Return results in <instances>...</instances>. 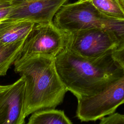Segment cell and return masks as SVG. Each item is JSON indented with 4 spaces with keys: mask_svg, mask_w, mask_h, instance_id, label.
Listing matches in <instances>:
<instances>
[{
    "mask_svg": "<svg viewBox=\"0 0 124 124\" xmlns=\"http://www.w3.org/2000/svg\"><path fill=\"white\" fill-rule=\"evenodd\" d=\"M55 64L67 91L77 99L99 93L124 72L111 54L99 59L90 60L66 47L55 58Z\"/></svg>",
    "mask_w": 124,
    "mask_h": 124,
    "instance_id": "cell-1",
    "label": "cell"
},
{
    "mask_svg": "<svg viewBox=\"0 0 124 124\" xmlns=\"http://www.w3.org/2000/svg\"><path fill=\"white\" fill-rule=\"evenodd\" d=\"M15 71L25 83V117L42 109L55 108L67 92L57 71L55 58L40 55L18 56Z\"/></svg>",
    "mask_w": 124,
    "mask_h": 124,
    "instance_id": "cell-2",
    "label": "cell"
},
{
    "mask_svg": "<svg viewBox=\"0 0 124 124\" xmlns=\"http://www.w3.org/2000/svg\"><path fill=\"white\" fill-rule=\"evenodd\" d=\"M53 23L66 32L101 29L114 33L119 42L124 38V21L107 16L87 1L64 4L55 15Z\"/></svg>",
    "mask_w": 124,
    "mask_h": 124,
    "instance_id": "cell-3",
    "label": "cell"
},
{
    "mask_svg": "<svg viewBox=\"0 0 124 124\" xmlns=\"http://www.w3.org/2000/svg\"><path fill=\"white\" fill-rule=\"evenodd\" d=\"M124 104V72L99 93L78 99L76 117L81 122L101 120Z\"/></svg>",
    "mask_w": 124,
    "mask_h": 124,
    "instance_id": "cell-4",
    "label": "cell"
},
{
    "mask_svg": "<svg viewBox=\"0 0 124 124\" xmlns=\"http://www.w3.org/2000/svg\"><path fill=\"white\" fill-rule=\"evenodd\" d=\"M67 32L65 47L90 60H97L111 54L119 40L112 32L92 29Z\"/></svg>",
    "mask_w": 124,
    "mask_h": 124,
    "instance_id": "cell-5",
    "label": "cell"
},
{
    "mask_svg": "<svg viewBox=\"0 0 124 124\" xmlns=\"http://www.w3.org/2000/svg\"><path fill=\"white\" fill-rule=\"evenodd\" d=\"M67 32L52 22L35 24L23 44L19 56L40 55L55 58L65 48Z\"/></svg>",
    "mask_w": 124,
    "mask_h": 124,
    "instance_id": "cell-6",
    "label": "cell"
},
{
    "mask_svg": "<svg viewBox=\"0 0 124 124\" xmlns=\"http://www.w3.org/2000/svg\"><path fill=\"white\" fill-rule=\"evenodd\" d=\"M24 87L21 77L12 84L0 85V124H26Z\"/></svg>",
    "mask_w": 124,
    "mask_h": 124,
    "instance_id": "cell-7",
    "label": "cell"
},
{
    "mask_svg": "<svg viewBox=\"0 0 124 124\" xmlns=\"http://www.w3.org/2000/svg\"><path fill=\"white\" fill-rule=\"evenodd\" d=\"M69 0H22L11 11L7 19L26 20L35 24L53 21L62 5Z\"/></svg>",
    "mask_w": 124,
    "mask_h": 124,
    "instance_id": "cell-8",
    "label": "cell"
},
{
    "mask_svg": "<svg viewBox=\"0 0 124 124\" xmlns=\"http://www.w3.org/2000/svg\"><path fill=\"white\" fill-rule=\"evenodd\" d=\"M34 24L26 20L6 19L0 21V42L11 44L24 41Z\"/></svg>",
    "mask_w": 124,
    "mask_h": 124,
    "instance_id": "cell-9",
    "label": "cell"
},
{
    "mask_svg": "<svg viewBox=\"0 0 124 124\" xmlns=\"http://www.w3.org/2000/svg\"><path fill=\"white\" fill-rule=\"evenodd\" d=\"M26 124H73V123L63 111L55 108H48L32 113Z\"/></svg>",
    "mask_w": 124,
    "mask_h": 124,
    "instance_id": "cell-10",
    "label": "cell"
},
{
    "mask_svg": "<svg viewBox=\"0 0 124 124\" xmlns=\"http://www.w3.org/2000/svg\"><path fill=\"white\" fill-rule=\"evenodd\" d=\"M24 41L11 44L0 42V76L6 75L10 67L18 57Z\"/></svg>",
    "mask_w": 124,
    "mask_h": 124,
    "instance_id": "cell-11",
    "label": "cell"
},
{
    "mask_svg": "<svg viewBox=\"0 0 124 124\" xmlns=\"http://www.w3.org/2000/svg\"><path fill=\"white\" fill-rule=\"evenodd\" d=\"M91 3L97 10L110 18L124 21V11L117 0H78Z\"/></svg>",
    "mask_w": 124,
    "mask_h": 124,
    "instance_id": "cell-12",
    "label": "cell"
},
{
    "mask_svg": "<svg viewBox=\"0 0 124 124\" xmlns=\"http://www.w3.org/2000/svg\"><path fill=\"white\" fill-rule=\"evenodd\" d=\"M22 0H0V21L8 18L13 9Z\"/></svg>",
    "mask_w": 124,
    "mask_h": 124,
    "instance_id": "cell-13",
    "label": "cell"
},
{
    "mask_svg": "<svg viewBox=\"0 0 124 124\" xmlns=\"http://www.w3.org/2000/svg\"><path fill=\"white\" fill-rule=\"evenodd\" d=\"M111 56L114 61L124 70V38L112 51Z\"/></svg>",
    "mask_w": 124,
    "mask_h": 124,
    "instance_id": "cell-14",
    "label": "cell"
},
{
    "mask_svg": "<svg viewBox=\"0 0 124 124\" xmlns=\"http://www.w3.org/2000/svg\"><path fill=\"white\" fill-rule=\"evenodd\" d=\"M99 124H124V114L114 112L101 119Z\"/></svg>",
    "mask_w": 124,
    "mask_h": 124,
    "instance_id": "cell-15",
    "label": "cell"
},
{
    "mask_svg": "<svg viewBox=\"0 0 124 124\" xmlns=\"http://www.w3.org/2000/svg\"><path fill=\"white\" fill-rule=\"evenodd\" d=\"M124 11V0H117Z\"/></svg>",
    "mask_w": 124,
    "mask_h": 124,
    "instance_id": "cell-16",
    "label": "cell"
}]
</instances>
